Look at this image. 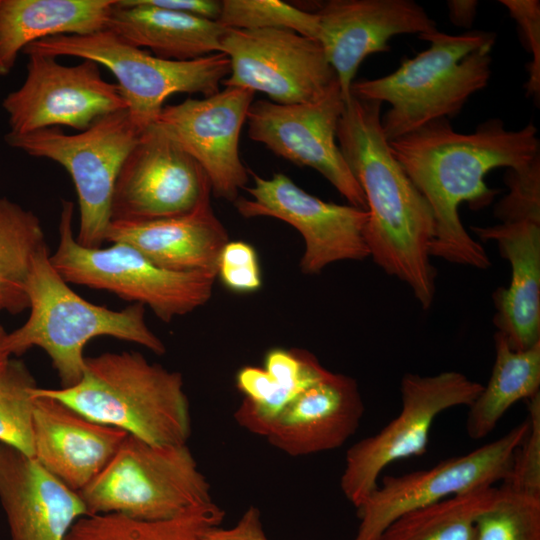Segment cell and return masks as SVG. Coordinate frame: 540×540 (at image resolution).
<instances>
[{
    "mask_svg": "<svg viewBox=\"0 0 540 540\" xmlns=\"http://www.w3.org/2000/svg\"><path fill=\"white\" fill-rule=\"evenodd\" d=\"M394 157L427 200L435 221L431 256L476 269H488L482 245L464 228L459 207L488 205L498 193L485 183L495 168L516 169L539 155L537 128L529 123L509 130L491 118L471 133H460L448 119L432 121L389 142Z\"/></svg>",
    "mask_w": 540,
    "mask_h": 540,
    "instance_id": "obj_1",
    "label": "cell"
},
{
    "mask_svg": "<svg viewBox=\"0 0 540 540\" xmlns=\"http://www.w3.org/2000/svg\"><path fill=\"white\" fill-rule=\"evenodd\" d=\"M7 336V332L5 329L0 325V363L7 360L11 356L6 352L4 343Z\"/></svg>",
    "mask_w": 540,
    "mask_h": 540,
    "instance_id": "obj_40",
    "label": "cell"
},
{
    "mask_svg": "<svg viewBox=\"0 0 540 540\" xmlns=\"http://www.w3.org/2000/svg\"><path fill=\"white\" fill-rule=\"evenodd\" d=\"M148 4L203 18L216 20L221 11V1L215 0H145Z\"/></svg>",
    "mask_w": 540,
    "mask_h": 540,
    "instance_id": "obj_38",
    "label": "cell"
},
{
    "mask_svg": "<svg viewBox=\"0 0 540 540\" xmlns=\"http://www.w3.org/2000/svg\"><path fill=\"white\" fill-rule=\"evenodd\" d=\"M8 72L9 71L4 66L1 56H0V76L6 75Z\"/></svg>",
    "mask_w": 540,
    "mask_h": 540,
    "instance_id": "obj_41",
    "label": "cell"
},
{
    "mask_svg": "<svg viewBox=\"0 0 540 540\" xmlns=\"http://www.w3.org/2000/svg\"><path fill=\"white\" fill-rule=\"evenodd\" d=\"M220 52L230 62L222 84L264 93L277 104L314 101L338 81L321 45L291 30L226 29Z\"/></svg>",
    "mask_w": 540,
    "mask_h": 540,
    "instance_id": "obj_13",
    "label": "cell"
},
{
    "mask_svg": "<svg viewBox=\"0 0 540 540\" xmlns=\"http://www.w3.org/2000/svg\"><path fill=\"white\" fill-rule=\"evenodd\" d=\"M249 175L254 184L245 190L251 198L234 202L238 213L245 218L272 217L294 227L305 243L300 260L303 273L317 274L335 262L369 257L366 210L323 201L283 173L263 178L249 170Z\"/></svg>",
    "mask_w": 540,
    "mask_h": 540,
    "instance_id": "obj_14",
    "label": "cell"
},
{
    "mask_svg": "<svg viewBox=\"0 0 540 540\" xmlns=\"http://www.w3.org/2000/svg\"><path fill=\"white\" fill-rule=\"evenodd\" d=\"M22 52L88 59L107 68L117 79L129 118L140 132L156 122L169 96L213 95L230 74L229 59L222 52L188 61L166 60L129 44L109 29L46 38Z\"/></svg>",
    "mask_w": 540,
    "mask_h": 540,
    "instance_id": "obj_7",
    "label": "cell"
},
{
    "mask_svg": "<svg viewBox=\"0 0 540 540\" xmlns=\"http://www.w3.org/2000/svg\"><path fill=\"white\" fill-rule=\"evenodd\" d=\"M34 390L32 458L79 493L103 470L128 434L91 421Z\"/></svg>",
    "mask_w": 540,
    "mask_h": 540,
    "instance_id": "obj_20",
    "label": "cell"
},
{
    "mask_svg": "<svg viewBox=\"0 0 540 540\" xmlns=\"http://www.w3.org/2000/svg\"><path fill=\"white\" fill-rule=\"evenodd\" d=\"M74 204L62 201L59 242L50 262L69 284L106 290L148 306L163 322H171L206 304L217 270L176 272L161 268L134 247L112 243L106 248L80 245L73 233Z\"/></svg>",
    "mask_w": 540,
    "mask_h": 540,
    "instance_id": "obj_8",
    "label": "cell"
},
{
    "mask_svg": "<svg viewBox=\"0 0 540 540\" xmlns=\"http://www.w3.org/2000/svg\"><path fill=\"white\" fill-rule=\"evenodd\" d=\"M477 6L478 2L474 0L447 1L451 22L457 26L470 27L474 21Z\"/></svg>",
    "mask_w": 540,
    "mask_h": 540,
    "instance_id": "obj_39",
    "label": "cell"
},
{
    "mask_svg": "<svg viewBox=\"0 0 540 540\" xmlns=\"http://www.w3.org/2000/svg\"><path fill=\"white\" fill-rule=\"evenodd\" d=\"M528 420L477 449L435 466L400 476H384L356 508L360 523L353 540H378L399 516L448 497L505 481Z\"/></svg>",
    "mask_w": 540,
    "mask_h": 540,
    "instance_id": "obj_11",
    "label": "cell"
},
{
    "mask_svg": "<svg viewBox=\"0 0 540 540\" xmlns=\"http://www.w3.org/2000/svg\"><path fill=\"white\" fill-rule=\"evenodd\" d=\"M418 37L430 43L427 49L404 60L391 74L351 86L357 98L390 105L381 116L389 142L432 121L456 116L491 76L495 34L450 35L435 30Z\"/></svg>",
    "mask_w": 540,
    "mask_h": 540,
    "instance_id": "obj_4",
    "label": "cell"
},
{
    "mask_svg": "<svg viewBox=\"0 0 540 540\" xmlns=\"http://www.w3.org/2000/svg\"><path fill=\"white\" fill-rule=\"evenodd\" d=\"M87 419L155 445L186 444L191 415L181 373L141 353L86 357L80 381L59 389L35 388Z\"/></svg>",
    "mask_w": 540,
    "mask_h": 540,
    "instance_id": "obj_3",
    "label": "cell"
},
{
    "mask_svg": "<svg viewBox=\"0 0 540 540\" xmlns=\"http://www.w3.org/2000/svg\"><path fill=\"white\" fill-rule=\"evenodd\" d=\"M223 518L224 511L214 502L159 522L139 521L117 513L97 514L79 518L64 540H203Z\"/></svg>",
    "mask_w": 540,
    "mask_h": 540,
    "instance_id": "obj_28",
    "label": "cell"
},
{
    "mask_svg": "<svg viewBox=\"0 0 540 540\" xmlns=\"http://www.w3.org/2000/svg\"><path fill=\"white\" fill-rule=\"evenodd\" d=\"M0 504L10 540H64L87 510L79 493L34 458L0 443Z\"/></svg>",
    "mask_w": 540,
    "mask_h": 540,
    "instance_id": "obj_21",
    "label": "cell"
},
{
    "mask_svg": "<svg viewBox=\"0 0 540 540\" xmlns=\"http://www.w3.org/2000/svg\"><path fill=\"white\" fill-rule=\"evenodd\" d=\"M516 21L520 36L532 61L528 64L526 94L537 101L540 95V2L538 0H501Z\"/></svg>",
    "mask_w": 540,
    "mask_h": 540,
    "instance_id": "obj_36",
    "label": "cell"
},
{
    "mask_svg": "<svg viewBox=\"0 0 540 540\" xmlns=\"http://www.w3.org/2000/svg\"><path fill=\"white\" fill-rule=\"evenodd\" d=\"M496 489L482 487L411 510L390 523L378 540H474L476 518Z\"/></svg>",
    "mask_w": 540,
    "mask_h": 540,
    "instance_id": "obj_29",
    "label": "cell"
},
{
    "mask_svg": "<svg viewBox=\"0 0 540 540\" xmlns=\"http://www.w3.org/2000/svg\"><path fill=\"white\" fill-rule=\"evenodd\" d=\"M38 387L26 365L11 357L0 363V443L33 457V390Z\"/></svg>",
    "mask_w": 540,
    "mask_h": 540,
    "instance_id": "obj_30",
    "label": "cell"
},
{
    "mask_svg": "<svg viewBox=\"0 0 540 540\" xmlns=\"http://www.w3.org/2000/svg\"><path fill=\"white\" fill-rule=\"evenodd\" d=\"M494 347L495 360L488 383L468 407L466 431L472 440L489 435L516 402L540 393V342L516 350L497 331Z\"/></svg>",
    "mask_w": 540,
    "mask_h": 540,
    "instance_id": "obj_26",
    "label": "cell"
},
{
    "mask_svg": "<svg viewBox=\"0 0 540 540\" xmlns=\"http://www.w3.org/2000/svg\"><path fill=\"white\" fill-rule=\"evenodd\" d=\"M107 29L156 57L188 61L220 52L226 28L211 20L148 4L145 0H116Z\"/></svg>",
    "mask_w": 540,
    "mask_h": 540,
    "instance_id": "obj_24",
    "label": "cell"
},
{
    "mask_svg": "<svg viewBox=\"0 0 540 540\" xmlns=\"http://www.w3.org/2000/svg\"><path fill=\"white\" fill-rule=\"evenodd\" d=\"M505 182L509 192L496 204L495 216L501 222L540 221V156L523 167L508 169Z\"/></svg>",
    "mask_w": 540,
    "mask_h": 540,
    "instance_id": "obj_33",
    "label": "cell"
},
{
    "mask_svg": "<svg viewBox=\"0 0 540 540\" xmlns=\"http://www.w3.org/2000/svg\"><path fill=\"white\" fill-rule=\"evenodd\" d=\"M528 431L516 450L504 486L540 497V393L526 400Z\"/></svg>",
    "mask_w": 540,
    "mask_h": 540,
    "instance_id": "obj_34",
    "label": "cell"
},
{
    "mask_svg": "<svg viewBox=\"0 0 540 540\" xmlns=\"http://www.w3.org/2000/svg\"><path fill=\"white\" fill-rule=\"evenodd\" d=\"M203 540H268L264 532L260 511L250 506L231 528L210 529Z\"/></svg>",
    "mask_w": 540,
    "mask_h": 540,
    "instance_id": "obj_37",
    "label": "cell"
},
{
    "mask_svg": "<svg viewBox=\"0 0 540 540\" xmlns=\"http://www.w3.org/2000/svg\"><path fill=\"white\" fill-rule=\"evenodd\" d=\"M217 277L229 290L252 293L262 285V276L256 250L243 241H228L222 248Z\"/></svg>",
    "mask_w": 540,
    "mask_h": 540,
    "instance_id": "obj_35",
    "label": "cell"
},
{
    "mask_svg": "<svg viewBox=\"0 0 540 540\" xmlns=\"http://www.w3.org/2000/svg\"><path fill=\"white\" fill-rule=\"evenodd\" d=\"M25 55V80L2 101L9 132L23 134L60 126L84 131L99 118L127 109L118 85L102 77L98 63L83 59L68 66L54 57Z\"/></svg>",
    "mask_w": 540,
    "mask_h": 540,
    "instance_id": "obj_12",
    "label": "cell"
},
{
    "mask_svg": "<svg viewBox=\"0 0 540 540\" xmlns=\"http://www.w3.org/2000/svg\"><path fill=\"white\" fill-rule=\"evenodd\" d=\"M79 495L87 516L117 513L146 522L170 520L213 502L186 444L155 445L129 434Z\"/></svg>",
    "mask_w": 540,
    "mask_h": 540,
    "instance_id": "obj_6",
    "label": "cell"
},
{
    "mask_svg": "<svg viewBox=\"0 0 540 540\" xmlns=\"http://www.w3.org/2000/svg\"><path fill=\"white\" fill-rule=\"evenodd\" d=\"M110 243L128 244L157 266L176 272L217 270L220 252L229 241L210 197L192 211L148 221H111Z\"/></svg>",
    "mask_w": 540,
    "mask_h": 540,
    "instance_id": "obj_23",
    "label": "cell"
},
{
    "mask_svg": "<svg viewBox=\"0 0 540 540\" xmlns=\"http://www.w3.org/2000/svg\"><path fill=\"white\" fill-rule=\"evenodd\" d=\"M47 247L36 214L0 197V305L17 314L28 308L26 284L36 255Z\"/></svg>",
    "mask_w": 540,
    "mask_h": 540,
    "instance_id": "obj_27",
    "label": "cell"
},
{
    "mask_svg": "<svg viewBox=\"0 0 540 540\" xmlns=\"http://www.w3.org/2000/svg\"><path fill=\"white\" fill-rule=\"evenodd\" d=\"M474 540H540V497L497 488L476 518Z\"/></svg>",
    "mask_w": 540,
    "mask_h": 540,
    "instance_id": "obj_31",
    "label": "cell"
},
{
    "mask_svg": "<svg viewBox=\"0 0 540 540\" xmlns=\"http://www.w3.org/2000/svg\"><path fill=\"white\" fill-rule=\"evenodd\" d=\"M116 0H0V56L10 71L19 52L59 35L107 29Z\"/></svg>",
    "mask_w": 540,
    "mask_h": 540,
    "instance_id": "obj_25",
    "label": "cell"
},
{
    "mask_svg": "<svg viewBox=\"0 0 540 540\" xmlns=\"http://www.w3.org/2000/svg\"><path fill=\"white\" fill-rule=\"evenodd\" d=\"M317 42L335 71L344 102L363 60L390 50L388 41L402 34L437 30L435 21L412 0H330L314 11Z\"/></svg>",
    "mask_w": 540,
    "mask_h": 540,
    "instance_id": "obj_18",
    "label": "cell"
},
{
    "mask_svg": "<svg viewBox=\"0 0 540 540\" xmlns=\"http://www.w3.org/2000/svg\"><path fill=\"white\" fill-rule=\"evenodd\" d=\"M482 388L457 371L429 376L406 373L400 382L398 415L346 452L340 488L347 500L357 508L376 488L388 465L425 454L436 417L453 407H469Z\"/></svg>",
    "mask_w": 540,
    "mask_h": 540,
    "instance_id": "obj_10",
    "label": "cell"
},
{
    "mask_svg": "<svg viewBox=\"0 0 540 540\" xmlns=\"http://www.w3.org/2000/svg\"><path fill=\"white\" fill-rule=\"evenodd\" d=\"M254 95L226 87L201 99L165 105L155 122L203 168L214 196L233 203L249 180L239 142Z\"/></svg>",
    "mask_w": 540,
    "mask_h": 540,
    "instance_id": "obj_17",
    "label": "cell"
},
{
    "mask_svg": "<svg viewBox=\"0 0 540 540\" xmlns=\"http://www.w3.org/2000/svg\"><path fill=\"white\" fill-rule=\"evenodd\" d=\"M381 105L352 95L338 122L337 142L365 196L369 257L408 285L427 310L436 290V270L430 261L434 216L391 152L381 127Z\"/></svg>",
    "mask_w": 540,
    "mask_h": 540,
    "instance_id": "obj_2",
    "label": "cell"
},
{
    "mask_svg": "<svg viewBox=\"0 0 540 540\" xmlns=\"http://www.w3.org/2000/svg\"><path fill=\"white\" fill-rule=\"evenodd\" d=\"M0 310H2V307H1V305H0Z\"/></svg>",
    "mask_w": 540,
    "mask_h": 540,
    "instance_id": "obj_42",
    "label": "cell"
},
{
    "mask_svg": "<svg viewBox=\"0 0 540 540\" xmlns=\"http://www.w3.org/2000/svg\"><path fill=\"white\" fill-rule=\"evenodd\" d=\"M344 104L338 81L323 96L306 103L253 101L246 119L248 136L279 157L315 169L350 205L366 210L364 193L337 142Z\"/></svg>",
    "mask_w": 540,
    "mask_h": 540,
    "instance_id": "obj_15",
    "label": "cell"
},
{
    "mask_svg": "<svg viewBox=\"0 0 540 540\" xmlns=\"http://www.w3.org/2000/svg\"><path fill=\"white\" fill-rule=\"evenodd\" d=\"M140 133L124 109L99 118L76 134L54 127L23 134L8 132L4 140L14 149L52 160L67 170L80 211L75 238L84 247L98 248L111 222L118 173Z\"/></svg>",
    "mask_w": 540,
    "mask_h": 540,
    "instance_id": "obj_9",
    "label": "cell"
},
{
    "mask_svg": "<svg viewBox=\"0 0 540 540\" xmlns=\"http://www.w3.org/2000/svg\"><path fill=\"white\" fill-rule=\"evenodd\" d=\"M26 294L29 318L7 333L5 350L10 356H20L32 347L43 349L62 387L80 381L86 358L84 348L94 337L133 342L158 355L166 352L162 340L145 322L144 305L134 303L117 311L88 302L52 266L47 247L34 258Z\"/></svg>",
    "mask_w": 540,
    "mask_h": 540,
    "instance_id": "obj_5",
    "label": "cell"
},
{
    "mask_svg": "<svg viewBox=\"0 0 540 540\" xmlns=\"http://www.w3.org/2000/svg\"><path fill=\"white\" fill-rule=\"evenodd\" d=\"M482 241H493L511 268L510 283L493 294L494 324L510 346L528 349L540 342V221L522 219L473 226Z\"/></svg>",
    "mask_w": 540,
    "mask_h": 540,
    "instance_id": "obj_22",
    "label": "cell"
},
{
    "mask_svg": "<svg viewBox=\"0 0 540 540\" xmlns=\"http://www.w3.org/2000/svg\"><path fill=\"white\" fill-rule=\"evenodd\" d=\"M217 22L226 29H286L317 41L318 18L280 0H223Z\"/></svg>",
    "mask_w": 540,
    "mask_h": 540,
    "instance_id": "obj_32",
    "label": "cell"
},
{
    "mask_svg": "<svg viewBox=\"0 0 540 540\" xmlns=\"http://www.w3.org/2000/svg\"><path fill=\"white\" fill-rule=\"evenodd\" d=\"M211 193L203 168L154 123L140 133L120 168L111 221L137 222L182 215Z\"/></svg>",
    "mask_w": 540,
    "mask_h": 540,
    "instance_id": "obj_16",
    "label": "cell"
},
{
    "mask_svg": "<svg viewBox=\"0 0 540 540\" xmlns=\"http://www.w3.org/2000/svg\"><path fill=\"white\" fill-rule=\"evenodd\" d=\"M364 403L356 381L329 371L298 396L258 435L294 457L341 447L357 430Z\"/></svg>",
    "mask_w": 540,
    "mask_h": 540,
    "instance_id": "obj_19",
    "label": "cell"
}]
</instances>
